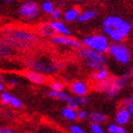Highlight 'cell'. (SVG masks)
Wrapping results in <instances>:
<instances>
[{
    "instance_id": "cell-1",
    "label": "cell",
    "mask_w": 133,
    "mask_h": 133,
    "mask_svg": "<svg viewBox=\"0 0 133 133\" xmlns=\"http://www.w3.org/2000/svg\"><path fill=\"white\" fill-rule=\"evenodd\" d=\"M104 36L114 43H122L127 39L132 30L131 23L117 15H109L105 17L102 23Z\"/></svg>"
},
{
    "instance_id": "cell-2",
    "label": "cell",
    "mask_w": 133,
    "mask_h": 133,
    "mask_svg": "<svg viewBox=\"0 0 133 133\" xmlns=\"http://www.w3.org/2000/svg\"><path fill=\"white\" fill-rule=\"evenodd\" d=\"M4 37L1 42L12 50L27 49L39 42V36L31 30L24 28H8L3 30Z\"/></svg>"
},
{
    "instance_id": "cell-3",
    "label": "cell",
    "mask_w": 133,
    "mask_h": 133,
    "mask_svg": "<svg viewBox=\"0 0 133 133\" xmlns=\"http://www.w3.org/2000/svg\"><path fill=\"white\" fill-rule=\"evenodd\" d=\"M77 53H78V56L83 59L85 66L89 69L96 71L98 69L105 68V65L107 63V57H106L105 54L87 49L84 46L77 50Z\"/></svg>"
},
{
    "instance_id": "cell-4",
    "label": "cell",
    "mask_w": 133,
    "mask_h": 133,
    "mask_svg": "<svg viewBox=\"0 0 133 133\" xmlns=\"http://www.w3.org/2000/svg\"><path fill=\"white\" fill-rule=\"evenodd\" d=\"M26 65L29 70L39 72L41 75L48 77V75H54L59 70L61 66L58 62H55L50 58H31L26 62Z\"/></svg>"
},
{
    "instance_id": "cell-5",
    "label": "cell",
    "mask_w": 133,
    "mask_h": 133,
    "mask_svg": "<svg viewBox=\"0 0 133 133\" xmlns=\"http://www.w3.org/2000/svg\"><path fill=\"white\" fill-rule=\"evenodd\" d=\"M81 43L84 48L93 50L98 53H102V54L107 53L108 46L110 44L108 38L104 36L103 34H93V35L84 37Z\"/></svg>"
},
{
    "instance_id": "cell-6",
    "label": "cell",
    "mask_w": 133,
    "mask_h": 133,
    "mask_svg": "<svg viewBox=\"0 0 133 133\" xmlns=\"http://www.w3.org/2000/svg\"><path fill=\"white\" fill-rule=\"evenodd\" d=\"M107 53L114 57L118 63H120L122 65H127L131 62V50L129 49V46L125 43H114L111 42L108 46Z\"/></svg>"
},
{
    "instance_id": "cell-7",
    "label": "cell",
    "mask_w": 133,
    "mask_h": 133,
    "mask_svg": "<svg viewBox=\"0 0 133 133\" xmlns=\"http://www.w3.org/2000/svg\"><path fill=\"white\" fill-rule=\"evenodd\" d=\"M40 13L39 4L35 1H26L18 8V14L27 21H35L40 16Z\"/></svg>"
},
{
    "instance_id": "cell-8",
    "label": "cell",
    "mask_w": 133,
    "mask_h": 133,
    "mask_svg": "<svg viewBox=\"0 0 133 133\" xmlns=\"http://www.w3.org/2000/svg\"><path fill=\"white\" fill-rule=\"evenodd\" d=\"M51 41L54 44L69 46V48L76 49V50L81 49L83 46L80 40H78L77 38L71 37V36H58V35H55V36H53L51 38Z\"/></svg>"
},
{
    "instance_id": "cell-9",
    "label": "cell",
    "mask_w": 133,
    "mask_h": 133,
    "mask_svg": "<svg viewBox=\"0 0 133 133\" xmlns=\"http://www.w3.org/2000/svg\"><path fill=\"white\" fill-rule=\"evenodd\" d=\"M70 92L77 97H82L87 96L88 93L90 91L89 85L87 82H84L82 80H76L70 84Z\"/></svg>"
},
{
    "instance_id": "cell-10",
    "label": "cell",
    "mask_w": 133,
    "mask_h": 133,
    "mask_svg": "<svg viewBox=\"0 0 133 133\" xmlns=\"http://www.w3.org/2000/svg\"><path fill=\"white\" fill-rule=\"evenodd\" d=\"M25 78L27 79L28 81H30L31 83L34 84H45L46 82L49 81V78L44 76V75H41L39 72H36V71H32V70H27L25 72Z\"/></svg>"
},
{
    "instance_id": "cell-11",
    "label": "cell",
    "mask_w": 133,
    "mask_h": 133,
    "mask_svg": "<svg viewBox=\"0 0 133 133\" xmlns=\"http://www.w3.org/2000/svg\"><path fill=\"white\" fill-rule=\"evenodd\" d=\"M50 25L55 35H58V36H70L71 35V30L67 27V25L64 22L52 21L50 22Z\"/></svg>"
},
{
    "instance_id": "cell-12",
    "label": "cell",
    "mask_w": 133,
    "mask_h": 133,
    "mask_svg": "<svg viewBox=\"0 0 133 133\" xmlns=\"http://www.w3.org/2000/svg\"><path fill=\"white\" fill-rule=\"evenodd\" d=\"M131 115L129 114V111L124 108H119L117 114L115 116V121H116V124L118 125H121V127H124L125 124H128L130 121H131Z\"/></svg>"
},
{
    "instance_id": "cell-13",
    "label": "cell",
    "mask_w": 133,
    "mask_h": 133,
    "mask_svg": "<svg viewBox=\"0 0 133 133\" xmlns=\"http://www.w3.org/2000/svg\"><path fill=\"white\" fill-rule=\"evenodd\" d=\"M88 119L91 123H94V124H103V123H106L108 120L107 116H106L104 112H101V111H95L93 110L91 112H88Z\"/></svg>"
},
{
    "instance_id": "cell-14",
    "label": "cell",
    "mask_w": 133,
    "mask_h": 133,
    "mask_svg": "<svg viewBox=\"0 0 133 133\" xmlns=\"http://www.w3.org/2000/svg\"><path fill=\"white\" fill-rule=\"evenodd\" d=\"M37 31H38L39 36H41L43 38H50L51 39L53 36H55L54 31H53L49 22H43L41 24H39L38 27H37Z\"/></svg>"
},
{
    "instance_id": "cell-15",
    "label": "cell",
    "mask_w": 133,
    "mask_h": 133,
    "mask_svg": "<svg viewBox=\"0 0 133 133\" xmlns=\"http://www.w3.org/2000/svg\"><path fill=\"white\" fill-rule=\"evenodd\" d=\"M48 96L54 98V99H58V101H63V102H65L67 105L72 101V98H74V96H72L70 93H67V92H65V91L55 92V91H51L50 90L48 92Z\"/></svg>"
},
{
    "instance_id": "cell-16",
    "label": "cell",
    "mask_w": 133,
    "mask_h": 133,
    "mask_svg": "<svg viewBox=\"0 0 133 133\" xmlns=\"http://www.w3.org/2000/svg\"><path fill=\"white\" fill-rule=\"evenodd\" d=\"M97 10L95 9H87V10H83L79 13V16H78V21L80 23H87L91 19L95 18L97 16Z\"/></svg>"
},
{
    "instance_id": "cell-17",
    "label": "cell",
    "mask_w": 133,
    "mask_h": 133,
    "mask_svg": "<svg viewBox=\"0 0 133 133\" xmlns=\"http://www.w3.org/2000/svg\"><path fill=\"white\" fill-rule=\"evenodd\" d=\"M79 13H80V10H79L78 8H69L64 12L63 17H64V19L66 22L72 23V22H75L78 19Z\"/></svg>"
},
{
    "instance_id": "cell-18",
    "label": "cell",
    "mask_w": 133,
    "mask_h": 133,
    "mask_svg": "<svg viewBox=\"0 0 133 133\" xmlns=\"http://www.w3.org/2000/svg\"><path fill=\"white\" fill-rule=\"evenodd\" d=\"M91 78L94 81H96V82L105 81V80H107V79L109 78V71H108V69H106V68L98 69L96 71H93L92 72Z\"/></svg>"
},
{
    "instance_id": "cell-19",
    "label": "cell",
    "mask_w": 133,
    "mask_h": 133,
    "mask_svg": "<svg viewBox=\"0 0 133 133\" xmlns=\"http://www.w3.org/2000/svg\"><path fill=\"white\" fill-rule=\"evenodd\" d=\"M130 77H131V75L125 74V75H122V76L118 77V78H114L112 83H114V85L116 88H118L119 90H121V89L127 87V84L130 81Z\"/></svg>"
},
{
    "instance_id": "cell-20",
    "label": "cell",
    "mask_w": 133,
    "mask_h": 133,
    "mask_svg": "<svg viewBox=\"0 0 133 133\" xmlns=\"http://www.w3.org/2000/svg\"><path fill=\"white\" fill-rule=\"evenodd\" d=\"M114 78L115 77H110L107 79V80H105V81H102V82H96L95 84V89L99 92H106L109 88H110V85L112 83V80H114Z\"/></svg>"
},
{
    "instance_id": "cell-21",
    "label": "cell",
    "mask_w": 133,
    "mask_h": 133,
    "mask_svg": "<svg viewBox=\"0 0 133 133\" xmlns=\"http://www.w3.org/2000/svg\"><path fill=\"white\" fill-rule=\"evenodd\" d=\"M62 116L69 121L77 120V110H74L69 107H64L62 109Z\"/></svg>"
},
{
    "instance_id": "cell-22",
    "label": "cell",
    "mask_w": 133,
    "mask_h": 133,
    "mask_svg": "<svg viewBox=\"0 0 133 133\" xmlns=\"http://www.w3.org/2000/svg\"><path fill=\"white\" fill-rule=\"evenodd\" d=\"M39 8H40V11H42L43 13L51 15L52 12L54 11V9H55V5L52 1H43Z\"/></svg>"
},
{
    "instance_id": "cell-23",
    "label": "cell",
    "mask_w": 133,
    "mask_h": 133,
    "mask_svg": "<svg viewBox=\"0 0 133 133\" xmlns=\"http://www.w3.org/2000/svg\"><path fill=\"white\" fill-rule=\"evenodd\" d=\"M12 54H14V50H12L11 48H9V46L5 45L4 43L0 42V58L9 57Z\"/></svg>"
},
{
    "instance_id": "cell-24",
    "label": "cell",
    "mask_w": 133,
    "mask_h": 133,
    "mask_svg": "<svg viewBox=\"0 0 133 133\" xmlns=\"http://www.w3.org/2000/svg\"><path fill=\"white\" fill-rule=\"evenodd\" d=\"M121 108H124L129 111V114L132 116L133 115V98L131 96L125 97L122 103H121Z\"/></svg>"
},
{
    "instance_id": "cell-25",
    "label": "cell",
    "mask_w": 133,
    "mask_h": 133,
    "mask_svg": "<svg viewBox=\"0 0 133 133\" xmlns=\"http://www.w3.org/2000/svg\"><path fill=\"white\" fill-rule=\"evenodd\" d=\"M8 105H10L11 107L14 108V109H21L24 106V104H23V102L21 101V99H19L18 97H16V96H13V95H11Z\"/></svg>"
},
{
    "instance_id": "cell-26",
    "label": "cell",
    "mask_w": 133,
    "mask_h": 133,
    "mask_svg": "<svg viewBox=\"0 0 133 133\" xmlns=\"http://www.w3.org/2000/svg\"><path fill=\"white\" fill-rule=\"evenodd\" d=\"M107 131H108V133H127V130H125L124 127L118 125V124H116V123H110V124H108Z\"/></svg>"
},
{
    "instance_id": "cell-27",
    "label": "cell",
    "mask_w": 133,
    "mask_h": 133,
    "mask_svg": "<svg viewBox=\"0 0 133 133\" xmlns=\"http://www.w3.org/2000/svg\"><path fill=\"white\" fill-rule=\"evenodd\" d=\"M50 88H51V91L62 92V91H64V89H65V85H64L63 82L55 80V81H52V82L50 83Z\"/></svg>"
},
{
    "instance_id": "cell-28",
    "label": "cell",
    "mask_w": 133,
    "mask_h": 133,
    "mask_svg": "<svg viewBox=\"0 0 133 133\" xmlns=\"http://www.w3.org/2000/svg\"><path fill=\"white\" fill-rule=\"evenodd\" d=\"M62 16H63V11L59 8H55L54 11H53L52 14H51V17H52L53 21H59Z\"/></svg>"
},
{
    "instance_id": "cell-29",
    "label": "cell",
    "mask_w": 133,
    "mask_h": 133,
    "mask_svg": "<svg viewBox=\"0 0 133 133\" xmlns=\"http://www.w3.org/2000/svg\"><path fill=\"white\" fill-rule=\"evenodd\" d=\"M11 95H12L11 93L3 91V92L1 93V95H0V102H1V104H2V105H8Z\"/></svg>"
},
{
    "instance_id": "cell-30",
    "label": "cell",
    "mask_w": 133,
    "mask_h": 133,
    "mask_svg": "<svg viewBox=\"0 0 133 133\" xmlns=\"http://www.w3.org/2000/svg\"><path fill=\"white\" fill-rule=\"evenodd\" d=\"M90 129H91V133H106L104 128L102 127V125H99V124L91 123Z\"/></svg>"
},
{
    "instance_id": "cell-31",
    "label": "cell",
    "mask_w": 133,
    "mask_h": 133,
    "mask_svg": "<svg viewBox=\"0 0 133 133\" xmlns=\"http://www.w3.org/2000/svg\"><path fill=\"white\" fill-rule=\"evenodd\" d=\"M69 132L70 133H87V131H85L83 128H81L80 125L78 124H72L69 127Z\"/></svg>"
},
{
    "instance_id": "cell-32",
    "label": "cell",
    "mask_w": 133,
    "mask_h": 133,
    "mask_svg": "<svg viewBox=\"0 0 133 133\" xmlns=\"http://www.w3.org/2000/svg\"><path fill=\"white\" fill-rule=\"evenodd\" d=\"M76 99H77V103H78L79 107H82V106H85V105L89 104L88 96H82V97H77L76 96Z\"/></svg>"
},
{
    "instance_id": "cell-33",
    "label": "cell",
    "mask_w": 133,
    "mask_h": 133,
    "mask_svg": "<svg viewBox=\"0 0 133 133\" xmlns=\"http://www.w3.org/2000/svg\"><path fill=\"white\" fill-rule=\"evenodd\" d=\"M88 118V112L84 109H78L77 110V119H80V120H84V119Z\"/></svg>"
},
{
    "instance_id": "cell-34",
    "label": "cell",
    "mask_w": 133,
    "mask_h": 133,
    "mask_svg": "<svg viewBox=\"0 0 133 133\" xmlns=\"http://www.w3.org/2000/svg\"><path fill=\"white\" fill-rule=\"evenodd\" d=\"M0 133H14V130L9 125H0Z\"/></svg>"
},
{
    "instance_id": "cell-35",
    "label": "cell",
    "mask_w": 133,
    "mask_h": 133,
    "mask_svg": "<svg viewBox=\"0 0 133 133\" xmlns=\"http://www.w3.org/2000/svg\"><path fill=\"white\" fill-rule=\"evenodd\" d=\"M8 83L11 85V87H15V85H17L18 81H17V79H14V78H11L8 80Z\"/></svg>"
},
{
    "instance_id": "cell-36",
    "label": "cell",
    "mask_w": 133,
    "mask_h": 133,
    "mask_svg": "<svg viewBox=\"0 0 133 133\" xmlns=\"http://www.w3.org/2000/svg\"><path fill=\"white\" fill-rule=\"evenodd\" d=\"M4 114H5V117H9V115H11V116H10L11 118H12V117H14V114H13L12 111H9V110H5Z\"/></svg>"
},
{
    "instance_id": "cell-37",
    "label": "cell",
    "mask_w": 133,
    "mask_h": 133,
    "mask_svg": "<svg viewBox=\"0 0 133 133\" xmlns=\"http://www.w3.org/2000/svg\"><path fill=\"white\" fill-rule=\"evenodd\" d=\"M4 91V83L0 80V93H2Z\"/></svg>"
},
{
    "instance_id": "cell-38",
    "label": "cell",
    "mask_w": 133,
    "mask_h": 133,
    "mask_svg": "<svg viewBox=\"0 0 133 133\" xmlns=\"http://www.w3.org/2000/svg\"><path fill=\"white\" fill-rule=\"evenodd\" d=\"M0 112H1V107H0Z\"/></svg>"
},
{
    "instance_id": "cell-39",
    "label": "cell",
    "mask_w": 133,
    "mask_h": 133,
    "mask_svg": "<svg viewBox=\"0 0 133 133\" xmlns=\"http://www.w3.org/2000/svg\"><path fill=\"white\" fill-rule=\"evenodd\" d=\"M38 133H41V132H38Z\"/></svg>"
}]
</instances>
